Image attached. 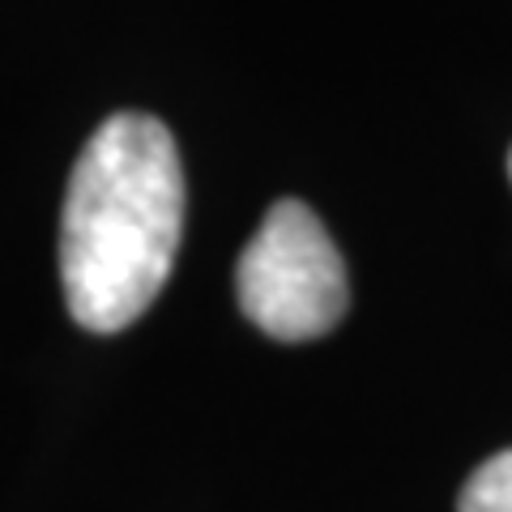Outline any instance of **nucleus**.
Instances as JSON below:
<instances>
[{"label":"nucleus","mask_w":512,"mask_h":512,"mask_svg":"<svg viewBox=\"0 0 512 512\" xmlns=\"http://www.w3.org/2000/svg\"><path fill=\"white\" fill-rule=\"evenodd\" d=\"M184 163L163 120L116 111L77 154L60 210L69 316L120 333L158 299L184 239Z\"/></svg>","instance_id":"obj_1"},{"label":"nucleus","mask_w":512,"mask_h":512,"mask_svg":"<svg viewBox=\"0 0 512 512\" xmlns=\"http://www.w3.org/2000/svg\"><path fill=\"white\" fill-rule=\"evenodd\" d=\"M239 308L278 342H312L338 329L350 303V282L338 244L312 205L282 197L235 265Z\"/></svg>","instance_id":"obj_2"},{"label":"nucleus","mask_w":512,"mask_h":512,"mask_svg":"<svg viewBox=\"0 0 512 512\" xmlns=\"http://www.w3.org/2000/svg\"><path fill=\"white\" fill-rule=\"evenodd\" d=\"M457 512H512V448L487 457L466 478Z\"/></svg>","instance_id":"obj_3"},{"label":"nucleus","mask_w":512,"mask_h":512,"mask_svg":"<svg viewBox=\"0 0 512 512\" xmlns=\"http://www.w3.org/2000/svg\"><path fill=\"white\" fill-rule=\"evenodd\" d=\"M508 175H512V154H508Z\"/></svg>","instance_id":"obj_4"}]
</instances>
